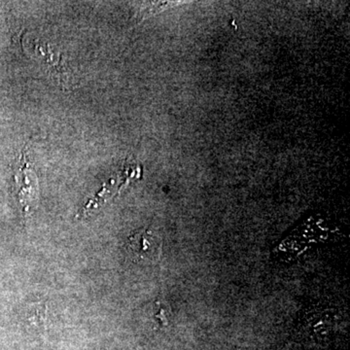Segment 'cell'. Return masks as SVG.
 Returning a JSON list of instances; mask_svg holds the SVG:
<instances>
[{"label": "cell", "mask_w": 350, "mask_h": 350, "mask_svg": "<svg viewBox=\"0 0 350 350\" xmlns=\"http://www.w3.org/2000/svg\"><path fill=\"white\" fill-rule=\"evenodd\" d=\"M15 180L17 184V196L24 213L27 214L38 200V179L36 172L29 165V158L25 151L22 152L15 170Z\"/></svg>", "instance_id": "7a4b0ae2"}, {"label": "cell", "mask_w": 350, "mask_h": 350, "mask_svg": "<svg viewBox=\"0 0 350 350\" xmlns=\"http://www.w3.org/2000/svg\"><path fill=\"white\" fill-rule=\"evenodd\" d=\"M154 319L157 320L159 325L165 327L169 324L170 310L165 304L156 301L153 306Z\"/></svg>", "instance_id": "277c9868"}, {"label": "cell", "mask_w": 350, "mask_h": 350, "mask_svg": "<svg viewBox=\"0 0 350 350\" xmlns=\"http://www.w3.org/2000/svg\"><path fill=\"white\" fill-rule=\"evenodd\" d=\"M48 310L44 304H36L31 306V312L29 313V320L31 325L42 328L46 326L47 321Z\"/></svg>", "instance_id": "3957f363"}, {"label": "cell", "mask_w": 350, "mask_h": 350, "mask_svg": "<svg viewBox=\"0 0 350 350\" xmlns=\"http://www.w3.org/2000/svg\"><path fill=\"white\" fill-rule=\"evenodd\" d=\"M126 251L137 262H157L162 256L163 239L149 228L133 232L126 241Z\"/></svg>", "instance_id": "6da1fadb"}]
</instances>
